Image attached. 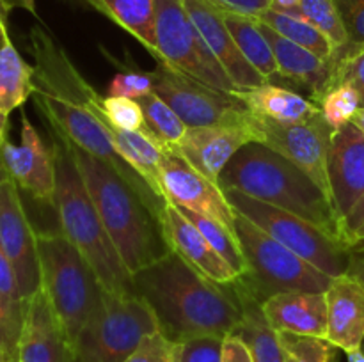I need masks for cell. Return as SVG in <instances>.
Segmentation results:
<instances>
[{
    "label": "cell",
    "mask_w": 364,
    "mask_h": 362,
    "mask_svg": "<svg viewBox=\"0 0 364 362\" xmlns=\"http://www.w3.org/2000/svg\"><path fill=\"white\" fill-rule=\"evenodd\" d=\"M352 248H354V252L364 251V226L355 231L354 236H352Z\"/></svg>",
    "instance_id": "816d5d0a"
},
{
    "label": "cell",
    "mask_w": 364,
    "mask_h": 362,
    "mask_svg": "<svg viewBox=\"0 0 364 362\" xmlns=\"http://www.w3.org/2000/svg\"><path fill=\"white\" fill-rule=\"evenodd\" d=\"M103 109H105L107 119L119 130L146 131L144 114L137 99L123 98V96H105Z\"/></svg>",
    "instance_id": "d590c367"
},
{
    "label": "cell",
    "mask_w": 364,
    "mask_h": 362,
    "mask_svg": "<svg viewBox=\"0 0 364 362\" xmlns=\"http://www.w3.org/2000/svg\"><path fill=\"white\" fill-rule=\"evenodd\" d=\"M223 339L199 336L174 343V362H223Z\"/></svg>",
    "instance_id": "8d00e7d4"
},
{
    "label": "cell",
    "mask_w": 364,
    "mask_h": 362,
    "mask_svg": "<svg viewBox=\"0 0 364 362\" xmlns=\"http://www.w3.org/2000/svg\"><path fill=\"white\" fill-rule=\"evenodd\" d=\"M223 192L238 215L251 220L269 236L322 270L323 273L340 277L348 272L354 258V248L345 243L341 238L327 233L326 229L302 216L249 197L238 190L226 188Z\"/></svg>",
    "instance_id": "9c48e42d"
},
{
    "label": "cell",
    "mask_w": 364,
    "mask_h": 362,
    "mask_svg": "<svg viewBox=\"0 0 364 362\" xmlns=\"http://www.w3.org/2000/svg\"><path fill=\"white\" fill-rule=\"evenodd\" d=\"M7 128H9V116L0 112V151L7 142Z\"/></svg>",
    "instance_id": "f907efd6"
},
{
    "label": "cell",
    "mask_w": 364,
    "mask_h": 362,
    "mask_svg": "<svg viewBox=\"0 0 364 362\" xmlns=\"http://www.w3.org/2000/svg\"><path fill=\"white\" fill-rule=\"evenodd\" d=\"M361 351L364 353V339H363V344H361Z\"/></svg>",
    "instance_id": "6f0895ef"
},
{
    "label": "cell",
    "mask_w": 364,
    "mask_h": 362,
    "mask_svg": "<svg viewBox=\"0 0 364 362\" xmlns=\"http://www.w3.org/2000/svg\"><path fill=\"white\" fill-rule=\"evenodd\" d=\"M334 2L348 34V50L345 53L364 48V0H334Z\"/></svg>",
    "instance_id": "ab89813d"
},
{
    "label": "cell",
    "mask_w": 364,
    "mask_h": 362,
    "mask_svg": "<svg viewBox=\"0 0 364 362\" xmlns=\"http://www.w3.org/2000/svg\"><path fill=\"white\" fill-rule=\"evenodd\" d=\"M156 64H166L208 87L235 94L238 89L213 57L183 0H155Z\"/></svg>",
    "instance_id": "30bf717a"
},
{
    "label": "cell",
    "mask_w": 364,
    "mask_h": 362,
    "mask_svg": "<svg viewBox=\"0 0 364 362\" xmlns=\"http://www.w3.org/2000/svg\"><path fill=\"white\" fill-rule=\"evenodd\" d=\"M270 2H272L270 7H274V9L295 13V11H299V2H301V0H270Z\"/></svg>",
    "instance_id": "681fc988"
},
{
    "label": "cell",
    "mask_w": 364,
    "mask_h": 362,
    "mask_svg": "<svg viewBox=\"0 0 364 362\" xmlns=\"http://www.w3.org/2000/svg\"><path fill=\"white\" fill-rule=\"evenodd\" d=\"M4 2H6V6L9 7V9H23L28 11L31 14H34V16H38L34 0H4Z\"/></svg>",
    "instance_id": "c3c4849f"
},
{
    "label": "cell",
    "mask_w": 364,
    "mask_h": 362,
    "mask_svg": "<svg viewBox=\"0 0 364 362\" xmlns=\"http://www.w3.org/2000/svg\"><path fill=\"white\" fill-rule=\"evenodd\" d=\"M134 284L155 312L159 329L174 343L199 336L226 337L242 319L233 283L208 279L173 251L135 273Z\"/></svg>",
    "instance_id": "7a4b0ae2"
},
{
    "label": "cell",
    "mask_w": 364,
    "mask_h": 362,
    "mask_svg": "<svg viewBox=\"0 0 364 362\" xmlns=\"http://www.w3.org/2000/svg\"><path fill=\"white\" fill-rule=\"evenodd\" d=\"M338 84H350L358 91L361 109H364V48L352 50L338 60L334 66V85Z\"/></svg>",
    "instance_id": "60d3db41"
},
{
    "label": "cell",
    "mask_w": 364,
    "mask_h": 362,
    "mask_svg": "<svg viewBox=\"0 0 364 362\" xmlns=\"http://www.w3.org/2000/svg\"><path fill=\"white\" fill-rule=\"evenodd\" d=\"M347 273L355 277V279L364 286V251L354 252V258H352L350 268H348Z\"/></svg>",
    "instance_id": "7dc6e473"
},
{
    "label": "cell",
    "mask_w": 364,
    "mask_h": 362,
    "mask_svg": "<svg viewBox=\"0 0 364 362\" xmlns=\"http://www.w3.org/2000/svg\"><path fill=\"white\" fill-rule=\"evenodd\" d=\"M347 361L348 362H364V353L361 351V348H359V350H354V351H348Z\"/></svg>",
    "instance_id": "f5cc1de1"
},
{
    "label": "cell",
    "mask_w": 364,
    "mask_h": 362,
    "mask_svg": "<svg viewBox=\"0 0 364 362\" xmlns=\"http://www.w3.org/2000/svg\"><path fill=\"white\" fill-rule=\"evenodd\" d=\"M146 121V131L164 148L166 153H174L187 131V124L176 112L156 94L155 91L137 99Z\"/></svg>",
    "instance_id": "f546056e"
},
{
    "label": "cell",
    "mask_w": 364,
    "mask_h": 362,
    "mask_svg": "<svg viewBox=\"0 0 364 362\" xmlns=\"http://www.w3.org/2000/svg\"><path fill=\"white\" fill-rule=\"evenodd\" d=\"M34 94V66L25 62L13 43L0 50V112L9 116Z\"/></svg>",
    "instance_id": "83f0119b"
},
{
    "label": "cell",
    "mask_w": 364,
    "mask_h": 362,
    "mask_svg": "<svg viewBox=\"0 0 364 362\" xmlns=\"http://www.w3.org/2000/svg\"><path fill=\"white\" fill-rule=\"evenodd\" d=\"M160 187L171 204L208 216L235 231L237 213L219 185L212 183L176 153H166L164 156Z\"/></svg>",
    "instance_id": "5bb4252c"
},
{
    "label": "cell",
    "mask_w": 364,
    "mask_h": 362,
    "mask_svg": "<svg viewBox=\"0 0 364 362\" xmlns=\"http://www.w3.org/2000/svg\"><path fill=\"white\" fill-rule=\"evenodd\" d=\"M16 362H70V344L41 287L25 300Z\"/></svg>",
    "instance_id": "d6986e66"
},
{
    "label": "cell",
    "mask_w": 364,
    "mask_h": 362,
    "mask_svg": "<svg viewBox=\"0 0 364 362\" xmlns=\"http://www.w3.org/2000/svg\"><path fill=\"white\" fill-rule=\"evenodd\" d=\"M233 287L242 305V319L235 332L245 341L255 362H284L279 334L267 319L262 302L242 290L237 283H233Z\"/></svg>",
    "instance_id": "d4e9b609"
},
{
    "label": "cell",
    "mask_w": 364,
    "mask_h": 362,
    "mask_svg": "<svg viewBox=\"0 0 364 362\" xmlns=\"http://www.w3.org/2000/svg\"><path fill=\"white\" fill-rule=\"evenodd\" d=\"M183 2L203 41L206 43L213 57L219 60L238 91H249V89L267 84L265 78L251 66V62L240 52L224 21V14L217 7H213L208 0H183Z\"/></svg>",
    "instance_id": "e0dca14e"
},
{
    "label": "cell",
    "mask_w": 364,
    "mask_h": 362,
    "mask_svg": "<svg viewBox=\"0 0 364 362\" xmlns=\"http://www.w3.org/2000/svg\"><path fill=\"white\" fill-rule=\"evenodd\" d=\"M323 121L331 130H340L352 123L355 114L361 110V98L350 84H338L316 102Z\"/></svg>",
    "instance_id": "d6a6232c"
},
{
    "label": "cell",
    "mask_w": 364,
    "mask_h": 362,
    "mask_svg": "<svg viewBox=\"0 0 364 362\" xmlns=\"http://www.w3.org/2000/svg\"><path fill=\"white\" fill-rule=\"evenodd\" d=\"M251 128L255 131L256 142L269 146L270 149L281 153L284 158L301 167L331 197L327 153L333 130L327 126L322 116L304 123H281L252 114Z\"/></svg>",
    "instance_id": "7c38bea8"
},
{
    "label": "cell",
    "mask_w": 364,
    "mask_h": 362,
    "mask_svg": "<svg viewBox=\"0 0 364 362\" xmlns=\"http://www.w3.org/2000/svg\"><path fill=\"white\" fill-rule=\"evenodd\" d=\"M279 334L284 362H336L340 348L326 337L299 336L290 332Z\"/></svg>",
    "instance_id": "836d02e7"
},
{
    "label": "cell",
    "mask_w": 364,
    "mask_h": 362,
    "mask_svg": "<svg viewBox=\"0 0 364 362\" xmlns=\"http://www.w3.org/2000/svg\"><path fill=\"white\" fill-rule=\"evenodd\" d=\"M235 231L247 263L245 273L235 283L262 304L284 291L326 293L333 283L334 277L323 273L238 213Z\"/></svg>",
    "instance_id": "52a82bcc"
},
{
    "label": "cell",
    "mask_w": 364,
    "mask_h": 362,
    "mask_svg": "<svg viewBox=\"0 0 364 362\" xmlns=\"http://www.w3.org/2000/svg\"><path fill=\"white\" fill-rule=\"evenodd\" d=\"M124 362H174V341L162 330L148 334Z\"/></svg>",
    "instance_id": "74e56055"
},
{
    "label": "cell",
    "mask_w": 364,
    "mask_h": 362,
    "mask_svg": "<svg viewBox=\"0 0 364 362\" xmlns=\"http://www.w3.org/2000/svg\"><path fill=\"white\" fill-rule=\"evenodd\" d=\"M156 57L155 0H85Z\"/></svg>",
    "instance_id": "484cf974"
},
{
    "label": "cell",
    "mask_w": 364,
    "mask_h": 362,
    "mask_svg": "<svg viewBox=\"0 0 364 362\" xmlns=\"http://www.w3.org/2000/svg\"><path fill=\"white\" fill-rule=\"evenodd\" d=\"M262 307L277 332L327 337L326 293L284 291L267 298Z\"/></svg>",
    "instance_id": "603a6c76"
},
{
    "label": "cell",
    "mask_w": 364,
    "mask_h": 362,
    "mask_svg": "<svg viewBox=\"0 0 364 362\" xmlns=\"http://www.w3.org/2000/svg\"><path fill=\"white\" fill-rule=\"evenodd\" d=\"M223 14L235 43L238 45L240 52L244 53L245 59L251 62V66L269 84H272V80L279 78V73H277V64L276 59H274L272 46L267 41L262 28H259L258 20L256 18L240 16V14Z\"/></svg>",
    "instance_id": "4316f807"
},
{
    "label": "cell",
    "mask_w": 364,
    "mask_h": 362,
    "mask_svg": "<svg viewBox=\"0 0 364 362\" xmlns=\"http://www.w3.org/2000/svg\"><path fill=\"white\" fill-rule=\"evenodd\" d=\"M9 7L6 6L4 0H0V50L6 45H9V31H7V14H9Z\"/></svg>",
    "instance_id": "bcb514c9"
},
{
    "label": "cell",
    "mask_w": 364,
    "mask_h": 362,
    "mask_svg": "<svg viewBox=\"0 0 364 362\" xmlns=\"http://www.w3.org/2000/svg\"><path fill=\"white\" fill-rule=\"evenodd\" d=\"M364 226V194L363 197L355 202L354 208L348 212V215L341 220V236L352 247V236L358 229Z\"/></svg>",
    "instance_id": "f6af8a7d"
},
{
    "label": "cell",
    "mask_w": 364,
    "mask_h": 362,
    "mask_svg": "<svg viewBox=\"0 0 364 362\" xmlns=\"http://www.w3.org/2000/svg\"><path fill=\"white\" fill-rule=\"evenodd\" d=\"M220 13L240 14L247 18H258L265 9L272 6L270 0H208Z\"/></svg>",
    "instance_id": "b9f144b4"
},
{
    "label": "cell",
    "mask_w": 364,
    "mask_h": 362,
    "mask_svg": "<svg viewBox=\"0 0 364 362\" xmlns=\"http://www.w3.org/2000/svg\"><path fill=\"white\" fill-rule=\"evenodd\" d=\"M149 92H153L151 73L135 70L117 73L107 87V96H123L130 99H139Z\"/></svg>",
    "instance_id": "f35d334b"
},
{
    "label": "cell",
    "mask_w": 364,
    "mask_h": 362,
    "mask_svg": "<svg viewBox=\"0 0 364 362\" xmlns=\"http://www.w3.org/2000/svg\"><path fill=\"white\" fill-rule=\"evenodd\" d=\"M178 208V206H176ZM199 231L203 233V236L210 241L213 248L230 263L231 268L238 273V277L244 275L245 270H247V263H245L244 252H242L240 240H238L237 233L230 227L223 226L217 220L208 219V216H203L199 213L191 212V209L178 208Z\"/></svg>",
    "instance_id": "1f68e13d"
},
{
    "label": "cell",
    "mask_w": 364,
    "mask_h": 362,
    "mask_svg": "<svg viewBox=\"0 0 364 362\" xmlns=\"http://www.w3.org/2000/svg\"><path fill=\"white\" fill-rule=\"evenodd\" d=\"M41 290L48 298L70 348L103 295L89 263L63 233H38Z\"/></svg>",
    "instance_id": "8992f818"
},
{
    "label": "cell",
    "mask_w": 364,
    "mask_h": 362,
    "mask_svg": "<svg viewBox=\"0 0 364 362\" xmlns=\"http://www.w3.org/2000/svg\"><path fill=\"white\" fill-rule=\"evenodd\" d=\"M0 241L16 272L23 300L41 287L38 233L28 220L20 188L11 177L0 180Z\"/></svg>",
    "instance_id": "4fadbf2b"
},
{
    "label": "cell",
    "mask_w": 364,
    "mask_h": 362,
    "mask_svg": "<svg viewBox=\"0 0 364 362\" xmlns=\"http://www.w3.org/2000/svg\"><path fill=\"white\" fill-rule=\"evenodd\" d=\"M259 28L265 34L274 52L277 64V73L281 80L299 85L309 92L311 102L316 103L334 85V62L322 59L316 53L295 45L290 39L283 38L258 20Z\"/></svg>",
    "instance_id": "44dd1931"
},
{
    "label": "cell",
    "mask_w": 364,
    "mask_h": 362,
    "mask_svg": "<svg viewBox=\"0 0 364 362\" xmlns=\"http://www.w3.org/2000/svg\"><path fill=\"white\" fill-rule=\"evenodd\" d=\"M52 151L55 162L53 208L59 216L60 233L89 263L103 290L121 297L137 295L134 273L117 254L70 148L63 138L53 135Z\"/></svg>",
    "instance_id": "5b68a950"
},
{
    "label": "cell",
    "mask_w": 364,
    "mask_h": 362,
    "mask_svg": "<svg viewBox=\"0 0 364 362\" xmlns=\"http://www.w3.org/2000/svg\"><path fill=\"white\" fill-rule=\"evenodd\" d=\"M256 20H259L262 23H265L267 27H270L272 31H276L277 34H281L283 38L290 39L295 45L302 46V48L309 50V52L316 53L322 59L331 60L333 62L334 57V48L329 43V39L311 23V21L306 20L301 14V11H295V13H287V11L269 9L263 11Z\"/></svg>",
    "instance_id": "f1b7e54d"
},
{
    "label": "cell",
    "mask_w": 364,
    "mask_h": 362,
    "mask_svg": "<svg viewBox=\"0 0 364 362\" xmlns=\"http://www.w3.org/2000/svg\"><path fill=\"white\" fill-rule=\"evenodd\" d=\"M249 142H256L251 124L249 126H224V124L188 126L174 153L187 160L212 183L219 185L223 170Z\"/></svg>",
    "instance_id": "ac0fdd59"
},
{
    "label": "cell",
    "mask_w": 364,
    "mask_h": 362,
    "mask_svg": "<svg viewBox=\"0 0 364 362\" xmlns=\"http://www.w3.org/2000/svg\"><path fill=\"white\" fill-rule=\"evenodd\" d=\"M299 11L308 21H311L333 45L334 57L333 62L336 66V60L348 50V34L345 28L341 14L334 0H301Z\"/></svg>",
    "instance_id": "4dcf8cb0"
},
{
    "label": "cell",
    "mask_w": 364,
    "mask_h": 362,
    "mask_svg": "<svg viewBox=\"0 0 364 362\" xmlns=\"http://www.w3.org/2000/svg\"><path fill=\"white\" fill-rule=\"evenodd\" d=\"M0 362H7V361H6V358H4V357H2V355H0Z\"/></svg>",
    "instance_id": "9f6ffc18"
},
{
    "label": "cell",
    "mask_w": 364,
    "mask_h": 362,
    "mask_svg": "<svg viewBox=\"0 0 364 362\" xmlns=\"http://www.w3.org/2000/svg\"><path fill=\"white\" fill-rule=\"evenodd\" d=\"M219 187L287 209L343 240L329 195L301 167L262 142H249L231 158L220 174Z\"/></svg>",
    "instance_id": "277c9868"
},
{
    "label": "cell",
    "mask_w": 364,
    "mask_h": 362,
    "mask_svg": "<svg viewBox=\"0 0 364 362\" xmlns=\"http://www.w3.org/2000/svg\"><path fill=\"white\" fill-rule=\"evenodd\" d=\"M237 96L251 114L281 123H304L322 116L318 105L311 99L291 89L269 82L249 91H238Z\"/></svg>",
    "instance_id": "cb8c5ba5"
},
{
    "label": "cell",
    "mask_w": 364,
    "mask_h": 362,
    "mask_svg": "<svg viewBox=\"0 0 364 362\" xmlns=\"http://www.w3.org/2000/svg\"><path fill=\"white\" fill-rule=\"evenodd\" d=\"M352 123H354L355 126H358L359 130H361L364 133V109H361L358 114H355L354 119H352Z\"/></svg>",
    "instance_id": "db71d44e"
},
{
    "label": "cell",
    "mask_w": 364,
    "mask_h": 362,
    "mask_svg": "<svg viewBox=\"0 0 364 362\" xmlns=\"http://www.w3.org/2000/svg\"><path fill=\"white\" fill-rule=\"evenodd\" d=\"M4 177H7V174H6V172H4L2 165H0V180H4Z\"/></svg>",
    "instance_id": "11a10c76"
},
{
    "label": "cell",
    "mask_w": 364,
    "mask_h": 362,
    "mask_svg": "<svg viewBox=\"0 0 364 362\" xmlns=\"http://www.w3.org/2000/svg\"><path fill=\"white\" fill-rule=\"evenodd\" d=\"M327 337L334 346L359 350L364 339V286L350 273L334 277L326 291Z\"/></svg>",
    "instance_id": "7402d4cb"
},
{
    "label": "cell",
    "mask_w": 364,
    "mask_h": 362,
    "mask_svg": "<svg viewBox=\"0 0 364 362\" xmlns=\"http://www.w3.org/2000/svg\"><path fill=\"white\" fill-rule=\"evenodd\" d=\"M34 57V98L39 114L46 119L53 135L84 149L116 170L153 209L162 222L167 201L139 176L117 153L119 128L105 116L103 98L77 70L66 50L41 25L28 32Z\"/></svg>",
    "instance_id": "6da1fadb"
},
{
    "label": "cell",
    "mask_w": 364,
    "mask_h": 362,
    "mask_svg": "<svg viewBox=\"0 0 364 362\" xmlns=\"http://www.w3.org/2000/svg\"><path fill=\"white\" fill-rule=\"evenodd\" d=\"M153 91L180 116L187 126H249L252 114L240 98L208 87L166 64L149 71Z\"/></svg>",
    "instance_id": "8fae6325"
},
{
    "label": "cell",
    "mask_w": 364,
    "mask_h": 362,
    "mask_svg": "<svg viewBox=\"0 0 364 362\" xmlns=\"http://www.w3.org/2000/svg\"><path fill=\"white\" fill-rule=\"evenodd\" d=\"M331 199L341 220L364 194V133L354 123L331 133L327 153Z\"/></svg>",
    "instance_id": "2e32d148"
},
{
    "label": "cell",
    "mask_w": 364,
    "mask_h": 362,
    "mask_svg": "<svg viewBox=\"0 0 364 362\" xmlns=\"http://www.w3.org/2000/svg\"><path fill=\"white\" fill-rule=\"evenodd\" d=\"M0 297L13 302H25L20 293L16 272H14L9 256L4 251L2 241H0Z\"/></svg>",
    "instance_id": "7bdbcfd3"
},
{
    "label": "cell",
    "mask_w": 364,
    "mask_h": 362,
    "mask_svg": "<svg viewBox=\"0 0 364 362\" xmlns=\"http://www.w3.org/2000/svg\"><path fill=\"white\" fill-rule=\"evenodd\" d=\"M223 362H255L251 350L237 332L228 334L223 339Z\"/></svg>",
    "instance_id": "ee69618b"
},
{
    "label": "cell",
    "mask_w": 364,
    "mask_h": 362,
    "mask_svg": "<svg viewBox=\"0 0 364 362\" xmlns=\"http://www.w3.org/2000/svg\"><path fill=\"white\" fill-rule=\"evenodd\" d=\"M155 330H160L159 322L144 298L103 290L100 304L70 348V362H124Z\"/></svg>",
    "instance_id": "ba28073f"
},
{
    "label": "cell",
    "mask_w": 364,
    "mask_h": 362,
    "mask_svg": "<svg viewBox=\"0 0 364 362\" xmlns=\"http://www.w3.org/2000/svg\"><path fill=\"white\" fill-rule=\"evenodd\" d=\"M66 142V141H64ZM95 208L132 273L144 270L171 251L162 222L144 199L105 162L66 142Z\"/></svg>",
    "instance_id": "3957f363"
},
{
    "label": "cell",
    "mask_w": 364,
    "mask_h": 362,
    "mask_svg": "<svg viewBox=\"0 0 364 362\" xmlns=\"http://www.w3.org/2000/svg\"><path fill=\"white\" fill-rule=\"evenodd\" d=\"M20 144L7 141L0 151V165L18 188L34 199L53 206L55 194V162L53 151L46 148L28 117L21 114Z\"/></svg>",
    "instance_id": "9a60e30c"
},
{
    "label": "cell",
    "mask_w": 364,
    "mask_h": 362,
    "mask_svg": "<svg viewBox=\"0 0 364 362\" xmlns=\"http://www.w3.org/2000/svg\"><path fill=\"white\" fill-rule=\"evenodd\" d=\"M164 234L167 245L183 261L194 266L198 272L219 284H231L238 279V273L230 263L210 245L201 231L180 212L174 204L167 202L162 216Z\"/></svg>",
    "instance_id": "ffe728a7"
},
{
    "label": "cell",
    "mask_w": 364,
    "mask_h": 362,
    "mask_svg": "<svg viewBox=\"0 0 364 362\" xmlns=\"http://www.w3.org/2000/svg\"><path fill=\"white\" fill-rule=\"evenodd\" d=\"M23 316L25 302H13L0 297V355L7 362H16Z\"/></svg>",
    "instance_id": "e575fe53"
}]
</instances>
